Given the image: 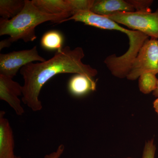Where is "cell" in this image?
<instances>
[{
  "instance_id": "6da1fadb",
  "label": "cell",
  "mask_w": 158,
  "mask_h": 158,
  "mask_svg": "<svg viewBox=\"0 0 158 158\" xmlns=\"http://www.w3.org/2000/svg\"><path fill=\"white\" fill-rule=\"evenodd\" d=\"M85 56L82 48L72 49L67 46L57 50L48 60L31 62L23 67L20 73L24 80L22 96L23 103L34 112L42 110L39 98L41 89L50 79L59 74L76 73L91 78L96 76L98 71L82 62Z\"/></svg>"
},
{
  "instance_id": "7a4b0ae2",
  "label": "cell",
  "mask_w": 158,
  "mask_h": 158,
  "mask_svg": "<svg viewBox=\"0 0 158 158\" xmlns=\"http://www.w3.org/2000/svg\"><path fill=\"white\" fill-rule=\"evenodd\" d=\"M73 20L87 25L108 30H116L123 32L129 39V48L127 52L120 56L115 54L105 59L104 63L111 73L119 78L127 77L134 60L146 40L149 37L139 31L130 30L119 26L117 23L103 15L95 14L90 11H79L71 17L59 22L61 23Z\"/></svg>"
},
{
  "instance_id": "3957f363",
  "label": "cell",
  "mask_w": 158,
  "mask_h": 158,
  "mask_svg": "<svg viewBox=\"0 0 158 158\" xmlns=\"http://www.w3.org/2000/svg\"><path fill=\"white\" fill-rule=\"evenodd\" d=\"M68 13L50 14L43 12L36 7L32 1L25 0L22 11L15 17L10 19H0V36L9 35L11 43L19 40L25 42H33L37 39L35 28L47 21L55 23L72 16Z\"/></svg>"
},
{
  "instance_id": "277c9868",
  "label": "cell",
  "mask_w": 158,
  "mask_h": 158,
  "mask_svg": "<svg viewBox=\"0 0 158 158\" xmlns=\"http://www.w3.org/2000/svg\"><path fill=\"white\" fill-rule=\"evenodd\" d=\"M133 31H139L151 38L158 39V8L155 12H117L105 16Z\"/></svg>"
},
{
  "instance_id": "5b68a950",
  "label": "cell",
  "mask_w": 158,
  "mask_h": 158,
  "mask_svg": "<svg viewBox=\"0 0 158 158\" xmlns=\"http://www.w3.org/2000/svg\"><path fill=\"white\" fill-rule=\"evenodd\" d=\"M147 72L158 73V40H145L134 60L127 78L134 81Z\"/></svg>"
},
{
  "instance_id": "8992f818",
  "label": "cell",
  "mask_w": 158,
  "mask_h": 158,
  "mask_svg": "<svg viewBox=\"0 0 158 158\" xmlns=\"http://www.w3.org/2000/svg\"><path fill=\"white\" fill-rule=\"evenodd\" d=\"M46 60L38 53L34 46L29 50L13 51L0 54V74L13 78L24 66L33 62H43Z\"/></svg>"
},
{
  "instance_id": "52a82bcc",
  "label": "cell",
  "mask_w": 158,
  "mask_h": 158,
  "mask_svg": "<svg viewBox=\"0 0 158 158\" xmlns=\"http://www.w3.org/2000/svg\"><path fill=\"white\" fill-rule=\"evenodd\" d=\"M22 95V86L12 78L0 74V99L6 102L18 116H22L25 113L19 98Z\"/></svg>"
},
{
  "instance_id": "ba28073f",
  "label": "cell",
  "mask_w": 158,
  "mask_h": 158,
  "mask_svg": "<svg viewBox=\"0 0 158 158\" xmlns=\"http://www.w3.org/2000/svg\"><path fill=\"white\" fill-rule=\"evenodd\" d=\"M5 113L0 112V158H15L13 131Z\"/></svg>"
},
{
  "instance_id": "9c48e42d",
  "label": "cell",
  "mask_w": 158,
  "mask_h": 158,
  "mask_svg": "<svg viewBox=\"0 0 158 158\" xmlns=\"http://www.w3.org/2000/svg\"><path fill=\"white\" fill-rule=\"evenodd\" d=\"M90 11L95 14L107 16L117 12H134V7L127 0H96Z\"/></svg>"
},
{
  "instance_id": "30bf717a",
  "label": "cell",
  "mask_w": 158,
  "mask_h": 158,
  "mask_svg": "<svg viewBox=\"0 0 158 158\" xmlns=\"http://www.w3.org/2000/svg\"><path fill=\"white\" fill-rule=\"evenodd\" d=\"M96 82L93 78L77 74L69 80L68 88L74 96H81L96 90Z\"/></svg>"
},
{
  "instance_id": "8fae6325",
  "label": "cell",
  "mask_w": 158,
  "mask_h": 158,
  "mask_svg": "<svg viewBox=\"0 0 158 158\" xmlns=\"http://www.w3.org/2000/svg\"><path fill=\"white\" fill-rule=\"evenodd\" d=\"M32 2L40 11L48 14L68 13L73 15L68 0H32Z\"/></svg>"
},
{
  "instance_id": "7c38bea8",
  "label": "cell",
  "mask_w": 158,
  "mask_h": 158,
  "mask_svg": "<svg viewBox=\"0 0 158 158\" xmlns=\"http://www.w3.org/2000/svg\"><path fill=\"white\" fill-rule=\"evenodd\" d=\"M25 5V0H1L0 15L4 19H10L19 14Z\"/></svg>"
},
{
  "instance_id": "4fadbf2b",
  "label": "cell",
  "mask_w": 158,
  "mask_h": 158,
  "mask_svg": "<svg viewBox=\"0 0 158 158\" xmlns=\"http://www.w3.org/2000/svg\"><path fill=\"white\" fill-rule=\"evenodd\" d=\"M154 72H147L141 75L138 80L139 90L144 94L153 92L157 87L158 79Z\"/></svg>"
},
{
  "instance_id": "5bb4252c",
  "label": "cell",
  "mask_w": 158,
  "mask_h": 158,
  "mask_svg": "<svg viewBox=\"0 0 158 158\" xmlns=\"http://www.w3.org/2000/svg\"><path fill=\"white\" fill-rule=\"evenodd\" d=\"M40 42L43 47L46 49L57 51L63 48V37L62 34L56 31H48L44 34Z\"/></svg>"
},
{
  "instance_id": "9a60e30c",
  "label": "cell",
  "mask_w": 158,
  "mask_h": 158,
  "mask_svg": "<svg viewBox=\"0 0 158 158\" xmlns=\"http://www.w3.org/2000/svg\"><path fill=\"white\" fill-rule=\"evenodd\" d=\"M73 14L79 11H90L94 0H68Z\"/></svg>"
},
{
  "instance_id": "2e32d148",
  "label": "cell",
  "mask_w": 158,
  "mask_h": 158,
  "mask_svg": "<svg viewBox=\"0 0 158 158\" xmlns=\"http://www.w3.org/2000/svg\"><path fill=\"white\" fill-rule=\"evenodd\" d=\"M136 11H151L150 6L153 3L152 0H127Z\"/></svg>"
},
{
  "instance_id": "e0dca14e",
  "label": "cell",
  "mask_w": 158,
  "mask_h": 158,
  "mask_svg": "<svg viewBox=\"0 0 158 158\" xmlns=\"http://www.w3.org/2000/svg\"><path fill=\"white\" fill-rule=\"evenodd\" d=\"M156 151L154 139L149 140L145 143L142 158H155Z\"/></svg>"
},
{
  "instance_id": "ac0fdd59",
  "label": "cell",
  "mask_w": 158,
  "mask_h": 158,
  "mask_svg": "<svg viewBox=\"0 0 158 158\" xmlns=\"http://www.w3.org/2000/svg\"><path fill=\"white\" fill-rule=\"evenodd\" d=\"M64 145L62 144H60L56 151L51 153L49 154L46 155L44 158H60L64 152Z\"/></svg>"
},
{
  "instance_id": "d6986e66",
  "label": "cell",
  "mask_w": 158,
  "mask_h": 158,
  "mask_svg": "<svg viewBox=\"0 0 158 158\" xmlns=\"http://www.w3.org/2000/svg\"><path fill=\"white\" fill-rule=\"evenodd\" d=\"M12 43L9 40L8 38L2 40L0 42V50L5 48H9L11 46Z\"/></svg>"
},
{
  "instance_id": "ffe728a7",
  "label": "cell",
  "mask_w": 158,
  "mask_h": 158,
  "mask_svg": "<svg viewBox=\"0 0 158 158\" xmlns=\"http://www.w3.org/2000/svg\"><path fill=\"white\" fill-rule=\"evenodd\" d=\"M153 107L155 110L156 112L158 114V98L154 102Z\"/></svg>"
},
{
  "instance_id": "44dd1931",
  "label": "cell",
  "mask_w": 158,
  "mask_h": 158,
  "mask_svg": "<svg viewBox=\"0 0 158 158\" xmlns=\"http://www.w3.org/2000/svg\"><path fill=\"white\" fill-rule=\"evenodd\" d=\"M153 95L155 96L156 97L158 98V82L157 87L156 89L153 92Z\"/></svg>"
},
{
  "instance_id": "7402d4cb",
  "label": "cell",
  "mask_w": 158,
  "mask_h": 158,
  "mask_svg": "<svg viewBox=\"0 0 158 158\" xmlns=\"http://www.w3.org/2000/svg\"><path fill=\"white\" fill-rule=\"evenodd\" d=\"M15 158H21V157L17 156H15Z\"/></svg>"
},
{
  "instance_id": "603a6c76",
  "label": "cell",
  "mask_w": 158,
  "mask_h": 158,
  "mask_svg": "<svg viewBox=\"0 0 158 158\" xmlns=\"http://www.w3.org/2000/svg\"><path fill=\"white\" fill-rule=\"evenodd\" d=\"M125 158H131V157H128Z\"/></svg>"
}]
</instances>
